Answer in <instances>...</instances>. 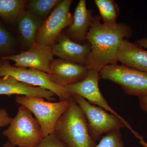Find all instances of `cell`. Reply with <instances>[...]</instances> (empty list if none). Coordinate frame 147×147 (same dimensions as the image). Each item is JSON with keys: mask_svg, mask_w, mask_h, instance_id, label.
Instances as JSON below:
<instances>
[{"mask_svg": "<svg viewBox=\"0 0 147 147\" xmlns=\"http://www.w3.org/2000/svg\"><path fill=\"white\" fill-rule=\"evenodd\" d=\"M100 21V16H94L86 37L91 50L86 66L88 69H95L99 71L106 65L117 63L121 42L133 36V30L129 25L118 23L117 26L111 27Z\"/></svg>", "mask_w": 147, "mask_h": 147, "instance_id": "6da1fadb", "label": "cell"}, {"mask_svg": "<svg viewBox=\"0 0 147 147\" xmlns=\"http://www.w3.org/2000/svg\"><path fill=\"white\" fill-rule=\"evenodd\" d=\"M54 133L67 147H95L90 136L86 116L73 95L55 125Z\"/></svg>", "mask_w": 147, "mask_h": 147, "instance_id": "7a4b0ae2", "label": "cell"}, {"mask_svg": "<svg viewBox=\"0 0 147 147\" xmlns=\"http://www.w3.org/2000/svg\"><path fill=\"white\" fill-rule=\"evenodd\" d=\"M3 134L11 144L18 147H36L43 138L36 119L30 110L21 105Z\"/></svg>", "mask_w": 147, "mask_h": 147, "instance_id": "3957f363", "label": "cell"}, {"mask_svg": "<svg viewBox=\"0 0 147 147\" xmlns=\"http://www.w3.org/2000/svg\"><path fill=\"white\" fill-rule=\"evenodd\" d=\"M72 95L86 116L90 136L94 142L101 139L102 134L125 127L133 134L137 131L126 120H123L102 108L93 105L79 95Z\"/></svg>", "mask_w": 147, "mask_h": 147, "instance_id": "277c9868", "label": "cell"}, {"mask_svg": "<svg viewBox=\"0 0 147 147\" xmlns=\"http://www.w3.org/2000/svg\"><path fill=\"white\" fill-rule=\"evenodd\" d=\"M69 99L51 102L38 96L16 95L15 98L17 103L34 115L40 125L43 138L54 133L57 122L68 106Z\"/></svg>", "mask_w": 147, "mask_h": 147, "instance_id": "5b68a950", "label": "cell"}, {"mask_svg": "<svg viewBox=\"0 0 147 147\" xmlns=\"http://www.w3.org/2000/svg\"><path fill=\"white\" fill-rule=\"evenodd\" d=\"M100 79L119 85L129 95L147 97V73L117 64L108 65L100 71Z\"/></svg>", "mask_w": 147, "mask_h": 147, "instance_id": "8992f818", "label": "cell"}, {"mask_svg": "<svg viewBox=\"0 0 147 147\" xmlns=\"http://www.w3.org/2000/svg\"><path fill=\"white\" fill-rule=\"evenodd\" d=\"M5 61L0 65V78L10 76L25 84L43 88L53 92L60 100H68L72 96V95L63 88L53 83L50 80L48 74L33 69L12 66Z\"/></svg>", "mask_w": 147, "mask_h": 147, "instance_id": "52a82bcc", "label": "cell"}, {"mask_svg": "<svg viewBox=\"0 0 147 147\" xmlns=\"http://www.w3.org/2000/svg\"><path fill=\"white\" fill-rule=\"evenodd\" d=\"M71 0H63L43 21L38 32L36 43L52 47L61 32L71 25L73 16L70 13Z\"/></svg>", "mask_w": 147, "mask_h": 147, "instance_id": "ba28073f", "label": "cell"}, {"mask_svg": "<svg viewBox=\"0 0 147 147\" xmlns=\"http://www.w3.org/2000/svg\"><path fill=\"white\" fill-rule=\"evenodd\" d=\"M100 79V71L95 69H89L87 76L84 80L64 88L71 94L79 95L93 105L102 108L123 120H125L111 108L102 95L98 86Z\"/></svg>", "mask_w": 147, "mask_h": 147, "instance_id": "9c48e42d", "label": "cell"}, {"mask_svg": "<svg viewBox=\"0 0 147 147\" xmlns=\"http://www.w3.org/2000/svg\"><path fill=\"white\" fill-rule=\"evenodd\" d=\"M54 56L52 47L36 43L25 52L1 58L3 61L14 62V66L33 69L49 74Z\"/></svg>", "mask_w": 147, "mask_h": 147, "instance_id": "30bf717a", "label": "cell"}, {"mask_svg": "<svg viewBox=\"0 0 147 147\" xmlns=\"http://www.w3.org/2000/svg\"><path fill=\"white\" fill-rule=\"evenodd\" d=\"M50 68L48 76L50 80L63 88L84 80L87 76L89 69L86 66L61 59H54Z\"/></svg>", "mask_w": 147, "mask_h": 147, "instance_id": "8fae6325", "label": "cell"}, {"mask_svg": "<svg viewBox=\"0 0 147 147\" xmlns=\"http://www.w3.org/2000/svg\"><path fill=\"white\" fill-rule=\"evenodd\" d=\"M56 40L57 43L52 48L54 56L64 60L86 65L87 58L91 50L90 45L88 41L83 44L78 43L61 33Z\"/></svg>", "mask_w": 147, "mask_h": 147, "instance_id": "7c38bea8", "label": "cell"}, {"mask_svg": "<svg viewBox=\"0 0 147 147\" xmlns=\"http://www.w3.org/2000/svg\"><path fill=\"white\" fill-rule=\"evenodd\" d=\"M0 95L38 96L51 102L56 100V95L53 92L25 84L10 76L0 78Z\"/></svg>", "mask_w": 147, "mask_h": 147, "instance_id": "4fadbf2b", "label": "cell"}, {"mask_svg": "<svg viewBox=\"0 0 147 147\" xmlns=\"http://www.w3.org/2000/svg\"><path fill=\"white\" fill-rule=\"evenodd\" d=\"M93 11L88 9L85 0H80L76 6L72 23L66 31V35L74 42L86 40L87 34L93 20Z\"/></svg>", "mask_w": 147, "mask_h": 147, "instance_id": "5bb4252c", "label": "cell"}, {"mask_svg": "<svg viewBox=\"0 0 147 147\" xmlns=\"http://www.w3.org/2000/svg\"><path fill=\"white\" fill-rule=\"evenodd\" d=\"M118 61L122 65L147 73V50L129 39L122 41L118 52Z\"/></svg>", "mask_w": 147, "mask_h": 147, "instance_id": "9a60e30c", "label": "cell"}, {"mask_svg": "<svg viewBox=\"0 0 147 147\" xmlns=\"http://www.w3.org/2000/svg\"><path fill=\"white\" fill-rule=\"evenodd\" d=\"M43 20L30 10H24L17 20L18 32L25 45L30 48L36 43L38 32Z\"/></svg>", "mask_w": 147, "mask_h": 147, "instance_id": "2e32d148", "label": "cell"}, {"mask_svg": "<svg viewBox=\"0 0 147 147\" xmlns=\"http://www.w3.org/2000/svg\"><path fill=\"white\" fill-rule=\"evenodd\" d=\"M28 1L25 0H0V17L8 24H13L17 21Z\"/></svg>", "mask_w": 147, "mask_h": 147, "instance_id": "e0dca14e", "label": "cell"}, {"mask_svg": "<svg viewBox=\"0 0 147 147\" xmlns=\"http://www.w3.org/2000/svg\"><path fill=\"white\" fill-rule=\"evenodd\" d=\"M94 2L99 10L102 23L110 27L117 26L119 9L116 2L113 0H95Z\"/></svg>", "mask_w": 147, "mask_h": 147, "instance_id": "ac0fdd59", "label": "cell"}, {"mask_svg": "<svg viewBox=\"0 0 147 147\" xmlns=\"http://www.w3.org/2000/svg\"><path fill=\"white\" fill-rule=\"evenodd\" d=\"M60 0H32L26 4L28 10L44 20L59 3Z\"/></svg>", "mask_w": 147, "mask_h": 147, "instance_id": "d6986e66", "label": "cell"}, {"mask_svg": "<svg viewBox=\"0 0 147 147\" xmlns=\"http://www.w3.org/2000/svg\"><path fill=\"white\" fill-rule=\"evenodd\" d=\"M95 147H125L120 129L113 130L101 137Z\"/></svg>", "mask_w": 147, "mask_h": 147, "instance_id": "ffe728a7", "label": "cell"}, {"mask_svg": "<svg viewBox=\"0 0 147 147\" xmlns=\"http://www.w3.org/2000/svg\"><path fill=\"white\" fill-rule=\"evenodd\" d=\"M14 45L13 37L0 24V58L8 56L7 54L12 50Z\"/></svg>", "mask_w": 147, "mask_h": 147, "instance_id": "44dd1931", "label": "cell"}, {"mask_svg": "<svg viewBox=\"0 0 147 147\" xmlns=\"http://www.w3.org/2000/svg\"><path fill=\"white\" fill-rule=\"evenodd\" d=\"M36 147H67L54 133L44 137Z\"/></svg>", "mask_w": 147, "mask_h": 147, "instance_id": "7402d4cb", "label": "cell"}, {"mask_svg": "<svg viewBox=\"0 0 147 147\" xmlns=\"http://www.w3.org/2000/svg\"><path fill=\"white\" fill-rule=\"evenodd\" d=\"M12 119L6 110L0 108V128L9 125Z\"/></svg>", "mask_w": 147, "mask_h": 147, "instance_id": "603a6c76", "label": "cell"}, {"mask_svg": "<svg viewBox=\"0 0 147 147\" xmlns=\"http://www.w3.org/2000/svg\"><path fill=\"white\" fill-rule=\"evenodd\" d=\"M139 98V105L140 108L147 114V97L140 96Z\"/></svg>", "mask_w": 147, "mask_h": 147, "instance_id": "cb8c5ba5", "label": "cell"}, {"mask_svg": "<svg viewBox=\"0 0 147 147\" xmlns=\"http://www.w3.org/2000/svg\"><path fill=\"white\" fill-rule=\"evenodd\" d=\"M135 43L144 49H147V38L146 37L137 40Z\"/></svg>", "mask_w": 147, "mask_h": 147, "instance_id": "d4e9b609", "label": "cell"}, {"mask_svg": "<svg viewBox=\"0 0 147 147\" xmlns=\"http://www.w3.org/2000/svg\"><path fill=\"white\" fill-rule=\"evenodd\" d=\"M135 137L139 139V143H140L143 147H147V143L146 142H145L143 136L140 135L138 132L137 134L135 135Z\"/></svg>", "mask_w": 147, "mask_h": 147, "instance_id": "484cf974", "label": "cell"}, {"mask_svg": "<svg viewBox=\"0 0 147 147\" xmlns=\"http://www.w3.org/2000/svg\"><path fill=\"white\" fill-rule=\"evenodd\" d=\"M3 147H16L15 146H13V145L11 144L9 142H6L3 145Z\"/></svg>", "mask_w": 147, "mask_h": 147, "instance_id": "4316f807", "label": "cell"}, {"mask_svg": "<svg viewBox=\"0 0 147 147\" xmlns=\"http://www.w3.org/2000/svg\"><path fill=\"white\" fill-rule=\"evenodd\" d=\"M4 61H3L0 58V65H1L4 62Z\"/></svg>", "mask_w": 147, "mask_h": 147, "instance_id": "83f0119b", "label": "cell"}]
</instances>
